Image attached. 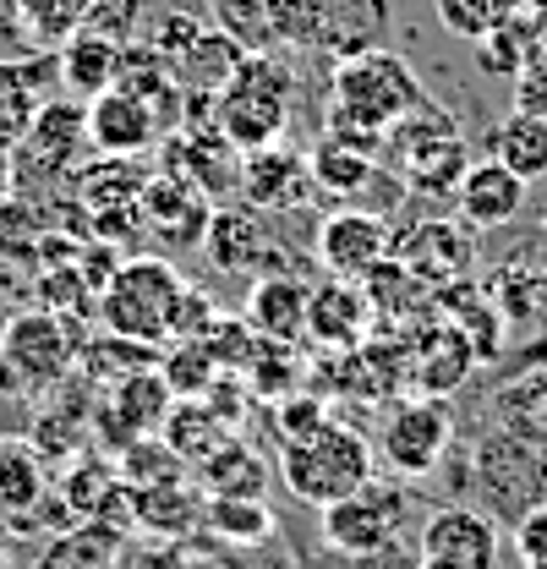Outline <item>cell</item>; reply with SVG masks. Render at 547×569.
Returning <instances> with one entry per match:
<instances>
[{"label":"cell","mask_w":547,"mask_h":569,"mask_svg":"<svg viewBox=\"0 0 547 569\" xmlns=\"http://www.w3.org/2000/svg\"><path fill=\"white\" fill-rule=\"evenodd\" d=\"M416 104H421V82L406 56H395V50H372V56L340 61L329 71V138L350 142L361 153H378V142Z\"/></svg>","instance_id":"obj_1"},{"label":"cell","mask_w":547,"mask_h":569,"mask_svg":"<svg viewBox=\"0 0 547 569\" xmlns=\"http://www.w3.org/2000/svg\"><path fill=\"white\" fill-rule=\"evenodd\" d=\"M290 104H296V71H290V61H279L274 50H263V56H241L236 77L213 93L208 121L241 153H258V148L285 138Z\"/></svg>","instance_id":"obj_2"},{"label":"cell","mask_w":547,"mask_h":569,"mask_svg":"<svg viewBox=\"0 0 547 569\" xmlns=\"http://www.w3.org/2000/svg\"><path fill=\"white\" fill-rule=\"evenodd\" d=\"M487 520H526L547 503V432L543 422H498L471 455Z\"/></svg>","instance_id":"obj_3"},{"label":"cell","mask_w":547,"mask_h":569,"mask_svg":"<svg viewBox=\"0 0 547 569\" xmlns=\"http://www.w3.org/2000/svg\"><path fill=\"white\" fill-rule=\"evenodd\" d=\"M181 269L159 252H132L110 284L99 290L93 301V318L105 323V335H127V340H142V346H165L170 340V312L181 301Z\"/></svg>","instance_id":"obj_4"},{"label":"cell","mask_w":547,"mask_h":569,"mask_svg":"<svg viewBox=\"0 0 547 569\" xmlns=\"http://www.w3.org/2000/svg\"><path fill=\"white\" fill-rule=\"evenodd\" d=\"M279 477L301 503L329 509L372 482V443L356 427L329 422L301 443H279Z\"/></svg>","instance_id":"obj_5"},{"label":"cell","mask_w":547,"mask_h":569,"mask_svg":"<svg viewBox=\"0 0 547 569\" xmlns=\"http://www.w3.org/2000/svg\"><path fill=\"white\" fill-rule=\"evenodd\" d=\"M82 351V340L71 335V323L61 312H17L0 335V383L17 389V395H39V389H56L71 372V361Z\"/></svg>","instance_id":"obj_6"},{"label":"cell","mask_w":547,"mask_h":569,"mask_svg":"<svg viewBox=\"0 0 547 569\" xmlns=\"http://www.w3.org/2000/svg\"><path fill=\"white\" fill-rule=\"evenodd\" d=\"M324 515V542L345 553V559H372V553H389L400 526H406V493L400 488H378L367 482L361 493L340 498Z\"/></svg>","instance_id":"obj_7"},{"label":"cell","mask_w":547,"mask_h":569,"mask_svg":"<svg viewBox=\"0 0 547 569\" xmlns=\"http://www.w3.org/2000/svg\"><path fill=\"white\" fill-rule=\"evenodd\" d=\"M449 438H455V411H449V400L410 395V400H400V406L384 417L378 449H384V466H389L395 477H410V482H416V477H427V471L444 460Z\"/></svg>","instance_id":"obj_8"},{"label":"cell","mask_w":547,"mask_h":569,"mask_svg":"<svg viewBox=\"0 0 547 569\" xmlns=\"http://www.w3.org/2000/svg\"><path fill=\"white\" fill-rule=\"evenodd\" d=\"M389 258L427 290H444V284L471 280L477 241L466 236V219H421L389 236Z\"/></svg>","instance_id":"obj_9"},{"label":"cell","mask_w":547,"mask_h":569,"mask_svg":"<svg viewBox=\"0 0 547 569\" xmlns=\"http://www.w3.org/2000/svg\"><path fill=\"white\" fill-rule=\"evenodd\" d=\"M88 142V121H82V104L71 99H50L33 110L28 132L11 153V181L17 187H33V181H50V176H71L77 153Z\"/></svg>","instance_id":"obj_10"},{"label":"cell","mask_w":547,"mask_h":569,"mask_svg":"<svg viewBox=\"0 0 547 569\" xmlns=\"http://www.w3.org/2000/svg\"><path fill=\"white\" fill-rule=\"evenodd\" d=\"M165 170L181 176L187 187H198L213 209L241 192V148L225 138L213 121L170 132V138H165Z\"/></svg>","instance_id":"obj_11"},{"label":"cell","mask_w":547,"mask_h":569,"mask_svg":"<svg viewBox=\"0 0 547 569\" xmlns=\"http://www.w3.org/2000/svg\"><path fill=\"white\" fill-rule=\"evenodd\" d=\"M389 224L372 209H335L318 224V263L329 280L361 284L384 258H389Z\"/></svg>","instance_id":"obj_12"},{"label":"cell","mask_w":547,"mask_h":569,"mask_svg":"<svg viewBox=\"0 0 547 569\" xmlns=\"http://www.w3.org/2000/svg\"><path fill=\"white\" fill-rule=\"evenodd\" d=\"M421 559L444 569H493L498 565V526L471 503H444L421 520Z\"/></svg>","instance_id":"obj_13"},{"label":"cell","mask_w":547,"mask_h":569,"mask_svg":"<svg viewBox=\"0 0 547 569\" xmlns=\"http://www.w3.org/2000/svg\"><path fill=\"white\" fill-rule=\"evenodd\" d=\"M82 121H88V142H93L99 153H110V159H137V153H148L153 142L165 138L153 104H148L142 93H132V88H105V93H93V99L82 104Z\"/></svg>","instance_id":"obj_14"},{"label":"cell","mask_w":547,"mask_h":569,"mask_svg":"<svg viewBox=\"0 0 547 569\" xmlns=\"http://www.w3.org/2000/svg\"><path fill=\"white\" fill-rule=\"evenodd\" d=\"M170 406H176V395L165 389L159 367L132 372V378H121V383H110V389H105V406H99V432H105L110 443L132 449L137 438H153V432H159V422L170 417Z\"/></svg>","instance_id":"obj_15"},{"label":"cell","mask_w":547,"mask_h":569,"mask_svg":"<svg viewBox=\"0 0 547 569\" xmlns=\"http://www.w3.org/2000/svg\"><path fill=\"white\" fill-rule=\"evenodd\" d=\"M367 335H372V301H367V290L350 280H324L307 290V340L318 346V351H356V346H367Z\"/></svg>","instance_id":"obj_16"},{"label":"cell","mask_w":547,"mask_h":569,"mask_svg":"<svg viewBox=\"0 0 547 569\" xmlns=\"http://www.w3.org/2000/svg\"><path fill=\"white\" fill-rule=\"evenodd\" d=\"M307 192H312L307 153L290 148L285 138L258 148V153H241V198H247V209L258 213L296 209V203H307Z\"/></svg>","instance_id":"obj_17"},{"label":"cell","mask_w":547,"mask_h":569,"mask_svg":"<svg viewBox=\"0 0 547 569\" xmlns=\"http://www.w3.org/2000/svg\"><path fill=\"white\" fill-rule=\"evenodd\" d=\"M208 219H213V203L198 187H187L170 170L148 176V187H142V224H148V236H159L165 247H203Z\"/></svg>","instance_id":"obj_18"},{"label":"cell","mask_w":547,"mask_h":569,"mask_svg":"<svg viewBox=\"0 0 547 569\" xmlns=\"http://www.w3.org/2000/svg\"><path fill=\"white\" fill-rule=\"evenodd\" d=\"M406 367H410V378H416V395H427V400H449L455 389H466L477 356H471V346H466L460 329H449V323L432 312V323L410 335Z\"/></svg>","instance_id":"obj_19"},{"label":"cell","mask_w":547,"mask_h":569,"mask_svg":"<svg viewBox=\"0 0 547 569\" xmlns=\"http://www.w3.org/2000/svg\"><path fill=\"white\" fill-rule=\"evenodd\" d=\"M389 44V0H324V17H318V44L335 67L356 61V56H372Z\"/></svg>","instance_id":"obj_20"},{"label":"cell","mask_w":547,"mask_h":569,"mask_svg":"<svg viewBox=\"0 0 547 569\" xmlns=\"http://www.w3.org/2000/svg\"><path fill=\"white\" fill-rule=\"evenodd\" d=\"M455 203H460V219L477 224V230H498V224H515L520 209H526V181L509 176L493 153L466 164L460 187H455Z\"/></svg>","instance_id":"obj_21"},{"label":"cell","mask_w":547,"mask_h":569,"mask_svg":"<svg viewBox=\"0 0 547 569\" xmlns=\"http://www.w3.org/2000/svg\"><path fill=\"white\" fill-rule=\"evenodd\" d=\"M432 312L449 323V329H460L466 335V346H471V356L477 361H498V356L509 351V323L498 318V307H493V296L481 290V284L460 280V284H444V290H432Z\"/></svg>","instance_id":"obj_22"},{"label":"cell","mask_w":547,"mask_h":569,"mask_svg":"<svg viewBox=\"0 0 547 569\" xmlns=\"http://www.w3.org/2000/svg\"><path fill=\"white\" fill-rule=\"evenodd\" d=\"M247 329L269 346H296L307 340V284L290 280V274H263V280L247 290V307H241Z\"/></svg>","instance_id":"obj_23"},{"label":"cell","mask_w":547,"mask_h":569,"mask_svg":"<svg viewBox=\"0 0 547 569\" xmlns=\"http://www.w3.org/2000/svg\"><path fill=\"white\" fill-rule=\"evenodd\" d=\"M203 252L213 269L241 274V269H263L269 263V224L258 209H213L203 236Z\"/></svg>","instance_id":"obj_24"},{"label":"cell","mask_w":547,"mask_h":569,"mask_svg":"<svg viewBox=\"0 0 547 569\" xmlns=\"http://www.w3.org/2000/svg\"><path fill=\"white\" fill-rule=\"evenodd\" d=\"M241 56H247V50H241V44H230L219 28H203V33H198L192 44H181V50H176L165 67H170L176 88H181L187 99H198V93H203V99H213V93H219V88L236 77Z\"/></svg>","instance_id":"obj_25"},{"label":"cell","mask_w":547,"mask_h":569,"mask_svg":"<svg viewBox=\"0 0 547 569\" xmlns=\"http://www.w3.org/2000/svg\"><path fill=\"white\" fill-rule=\"evenodd\" d=\"M509 329H543L547 323V269L543 263H504L481 284Z\"/></svg>","instance_id":"obj_26"},{"label":"cell","mask_w":547,"mask_h":569,"mask_svg":"<svg viewBox=\"0 0 547 569\" xmlns=\"http://www.w3.org/2000/svg\"><path fill=\"white\" fill-rule=\"evenodd\" d=\"M230 432H236V427L219 422L203 400H176V406H170V417L159 422V443H165L181 466H203L213 449H225V443H230Z\"/></svg>","instance_id":"obj_27"},{"label":"cell","mask_w":547,"mask_h":569,"mask_svg":"<svg viewBox=\"0 0 547 569\" xmlns=\"http://www.w3.org/2000/svg\"><path fill=\"white\" fill-rule=\"evenodd\" d=\"M39 569H121V531L105 526V520L67 526L44 542Z\"/></svg>","instance_id":"obj_28"},{"label":"cell","mask_w":547,"mask_h":569,"mask_svg":"<svg viewBox=\"0 0 547 569\" xmlns=\"http://www.w3.org/2000/svg\"><path fill=\"white\" fill-rule=\"evenodd\" d=\"M116 56H121V44L116 39H105V33H71L67 44L56 50V71H61V82H67L71 93H82V99H93V93H105V88H116Z\"/></svg>","instance_id":"obj_29"},{"label":"cell","mask_w":547,"mask_h":569,"mask_svg":"<svg viewBox=\"0 0 547 569\" xmlns=\"http://www.w3.org/2000/svg\"><path fill=\"white\" fill-rule=\"evenodd\" d=\"M198 482H203L208 498H263L269 493V460L263 455H252L247 443H225V449H213L203 466H198Z\"/></svg>","instance_id":"obj_30"},{"label":"cell","mask_w":547,"mask_h":569,"mask_svg":"<svg viewBox=\"0 0 547 569\" xmlns=\"http://www.w3.org/2000/svg\"><path fill=\"white\" fill-rule=\"evenodd\" d=\"M77 176H82V181H77L82 209L105 213V209H137L153 170H142L137 159H110V153H105L99 164H88V170H77Z\"/></svg>","instance_id":"obj_31"},{"label":"cell","mask_w":547,"mask_h":569,"mask_svg":"<svg viewBox=\"0 0 547 569\" xmlns=\"http://www.w3.org/2000/svg\"><path fill=\"white\" fill-rule=\"evenodd\" d=\"M543 44L547 39L537 33V22H531V17H515V22H504L498 33L477 39L471 56H477L481 77H504V82H515L531 61H543Z\"/></svg>","instance_id":"obj_32"},{"label":"cell","mask_w":547,"mask_h":569,"mask_svg":"<svg viewBox=\"0 0 547 569\" xmlns=\"http://www.w3.org/2000/svg\"><path fill=\"white\" fill-rule=\"evenodd\" d=\"M88 6H93V0H11L17 28H22L28 50H39V56H56L71 33H82Z\"/></svg>","instance_id":"obj_33"},{"label":"cell","mask_w":547,"mask_h":569,"mask_svg":"<svg viewBox=\"0 0 547 569\" xmlns=\"http://www.w3.org/2000/svg\"><path fill=\"white\" fill-rule=\"evenodd\" d=\"M307 170H312V187H318V192H329V198H356V192L372 187L378 159L361 153V148H350V142H340V138H324L312 153H307Z\"/></svg>","instance_id":"obj_34"},{"label":"cell","mask_w":547,"mask_h":569,"mask_svg":"<svg viewBox=\"0 0 547 569\" xmlns=\"http://www.w3.org/2000/svg\"><path fill=\"white\" fill-rule=\"evenodd\" d=\"M493 159L509 170V176H520L526 187L531 181H543L547 176V121H531V116H504L498 121V132H493Z\"/></svg>","instance_id":"obj_35"},{"label":"cell","mask_w":547,"mask_h":569,"mask_svg":"<svg viewBox=\"0 0 547 569\" xmlns=\"http://www.w3.org/2000/svg\"><path fill=\"white\" fill-rule=\"evenodd\" d=\"M132 526L181 537V531L203 526V498L187 493V482H170V488H132Z\"/></svg>","instance_id":"obj_36"},{"label":"cell","mask_w":547,"mask_h":569,"mask_svg":"<svg viewBox=\"0 0 547 569\" xmlns=\"http://www.w3.org/2000/svg\"><path fill=\"white\" fill-rule=\"evenodd\" d=\"M203 526L219 542L236 548H258L274 537V509L263 498H208L203 503Z\"/></svg>","instance_id":"obj_37"},{"label":"cell","mask_w":547,"mask_h":569,"mask_svg":"<svg viewBox=\"0 0 547 569\" xmlns=\"http://www.w3.org/2000/svg\"><path fill=\"white\" fill-rule=\"evenodd\" d=\"M82 372L93 378V383H121V378H132V372H148V367H159V346H142V340H127V335H99V340H88L82 351Z\"/></svg>","instance_id":"obj_38"},{"label":"cell","mask_w":547,"mask_h":569,"mask_svg":"<svg viewBox=\"0 0 547 569\" xmlns=\"http://www.w3.org/2000/svg\"><path fill=\"white\" fill-rule=\"evenodd\" d=\"M39 498H44V466H39V455L28 449V443H0V515L6 520H17V515H28V509H39Z\"/></svg>","instance_id":"obj_39"},{"label":"cell","mask_w":547,"mask_h":569,"mask_svg":"<svg viewBox=\"0 0 547 569\" xmlns=\"http://www.w3.org/2000/svg\"><path fill=\"white\" fill-rule=\"evenodd\" d=\"M432 11L460 44H477L487 33H498L504 22L526 17V0H432Z\"/></svg>","instance_id":"obj_40"},{"label":"cell","mask_w":547,"mask_h":569,"mask_svg":"<svg viewBox=\"0 0 547 569\" xmlns=\"http://www.w3.org/2000/svg\"><path fill=\"white\" fill-rule=\"evenodd\" d=\"M159 378L176 400H203L208 383L219 378V361L208 356L203 340H170V351L159 356Z\"/></svg>","instance_id":"obj_41"},{"label":"cell","mask_w":547,"mask_h":569,"mask_svg":"<svg viewBox=\"0 0 547 569\" xmlns=\"http://www.w3.org/2000/svg\"><path fill=\"white\" fill-rule=\"evenodd\" d=\"M263 17H269V39L274 50H312L318 44V17H324V0H263Z\"/></svg>","instance_id":"obj_42"},{"label":"cell","mask_w":547,"mask_h":569,"mask_svg":"<svg viewBox=\"0 0 547 569\" xmlns=\"http://www.w3.org/2000/svg\"><path fill=\"white\" fill-rule=\"evenodd\" d=\"M121 482L127 488H170V482H187V466L159 438H137L121 455Z\"/></svg>","instance_id":"obj_43"},{"label":"cell","mask_w":547,"mask_h":569,"mask_svg":"<svg viewBox=\"0 0 547 569\" xmlns=\"http://www.w3.org/2000/svg\"><path fill=\"white\" fill-rule=\"evenodd\" d=\"M213 28H219L230 44H241L247 56H263V50H274L263 0H213Z\"/></svg>","instance_id":"obj_44"},{"label":"cell","mask_w":547,"mask_h":569,"mask_svg":"<svg viewBox=\"0 0 547 569\" xmlns=\"http://www.w3.org/2000/svg\"><path fill=\"white\" fill-rule=\"evenodd\" d=\"M274 422H279V443H301V438H312L318 427L335 422V411H329V400H324L318 389H296V395H285V400L274 406Z\"/></svg>","instance_id":"obj_45"},{"label":"cell","mask_w":547,"mask_h":569,"mask_svg":"<svg viewBox=\"0 0 547 569\" xmlns=\"http://www.w3.org/2000/svg\"><path fill=\"white\" fill-rule=\"evenodd\" d=\"M142 22H148V0H93L82 28L105 33L116 44H132V39H142Z\"/></svg>","instance_id":"obj_46"},{"label":"cell","mask_w":547,"mask_h":569,"mask_svg":"<svg viewBox=\"0 0 547 569\" xmlns=\"http://www.w3.org/2000/svg\"><path fill=\"white\" fill-rule=\"evenodd\" d=\"M213 323H219L213 296L198 290V284H187V290H181V301H176V312H170V340H203ZM170 340H165V346H170Z\"/></svg>","instance_id":"obj_47"},{"label":"cell","mask_w":547,"mask_h":569,"mask_svg":"<svg viewBox=\"0 0 547 569\" xmlns=\"http://www.w3.org/2000/svg\"><path fill=\"white\" fill-rule=\"evenodd\" d=\"M509 88H515V116L547 121V56H543V61H531V67L509 82Z\"/></svg>","instance_id":"obj_48"},{"label":"cell","mask_w":547,"mask_h":569,"mask_svg":"<svg viewBox=\"0 0 547 569\" xmlns=\"http://www.w3.org/2000/svg\"><path fill=\"white\" fill-rule=\"evenodd\" d=\"M515 553L526 569H547V503H537L526 520H515Z\"/></svg>","instance_id":"obj_49"},{"label":"cell","mask_w":547,"mask_h":569,"mask_svg":"<svg viewBox=\"0 0 547 569\" xmlns=\"http://www.w3.org/2000/svg\"><path fill=\"white\" fill-rule=\"evenodd\" d=\"M547 367V323L526 340V346H515V351H504L493 361V378L504 383V378H520V372H543Z\"/></svg>","instance_id":"obj_50"},{"label":"cell","mask_w":547,"mask_h":569,"mask_svg":"<svg viewBox=\"0 0 547 569\" xmlns=\"http://www.w3.org/2000/svg\"><path fill=\"white\" fill-rule=\"evenodd\" d=\"M11 198H17V181H11V164L0 159V219H6V209H11Z\"/></svg>","instance_id":"obj_51"},{"label":"cell","mask_w":547,"mask_h":569,"mask_svg":"<svg viewBox=\"0 0 547 569\" xmlns=\"http://www.w3.org/2000/svg\"><path fill=\"white\" fill-rule=\"evenodd\" d=\"M526 17L537 22V33L547 39V0H526Z\"/></svg>","instance_id":"obj_52"},{"label":"cell","mask_w":547,"mask_h":569,"mask_svg":"<svg viewBox=\"0 0 547 569\" xmlns=\"http://www.w3.org/2000/svg\"><path fill=\"white\" fill-rule=\"evenodd\" d=\"M0 569H11V559H6V548H0Z\"/></svg>","instance_id":"obj_53"},{"label":"cell","mask_w":547,"mask_h":569,"mask_svg":"<svg viewBox=\"0 0 547 569\" xmlns=\"http://www.w3.org/2000/svg\"><path fill=\"white\" fill-rule=\"evenodd\" d=\"M416 569H444V565H427V559H421V565H416Z\"/></svg>","instance_id":"obj_54"},{"label":"cell","mask_w":547,"mask_h":569,"mask_svg":"<svg viewBox=\"0 0 547 569\" xmlns=\"http://www.w3.org/2000/svg\"><path fill=\"white\" fill-rule=\"evenodd\" d=\"M6 323H11V318H6V312H0V335H6Z\"/></svg>","instance_id":"obj_55"},{"label":"cell","mask_w":547,"mask_h":569,"mask_svg":"<svg viewBox=\"0 0 547 569\" xmlns=\"http://www.w3.org/2000/svg\"><path fill=\"white\" fill-rule=\"evenodd\" d=\"M543 432H547V406H543Z\"/></svg>","instance_id":"obj_56"},{"label":"cell","mask_w":547,"mask_h":569,"mask_svg":"<svg viewBox=\"0 0 547 569\" xmlns=\"http://www.w3.org/2000/svg\"><path fill=\"white\" fill-rule=\"evenodd\" d=\"M6 6H11V0H6Z\"/></svg>","instance_id":"obj_57"}]
</instances>
